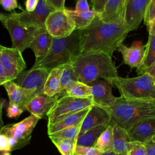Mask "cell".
I'll return each instance as SVG.
<instances>
[{
	"instance_id": "51",
	"label": "cell",
	"mask_w": 155,
	"mask_h": 155,
	"mask_svg": "<svg viewBox=\"0 0 155 155\" xmlns=\"http://www.w3.org/2000/svg\"><path fill=\"white\" fill-rule=\"evenodd\" d=\"M2 15H3V14H2V13H0V19L1 18V17L2 16Z\"/></svg>"
},
{
	"instance_id": "35",
	"label": "cell",
	"mask_w": 155,
	"mask_h": 155,
	"mask_svg": "<svg viewBox=\"0 0 155 155\" xmlns=\"http://www.w3.org/2000/svg\"><path fill=\"white\" fill-rule=\"evenodd\" d=\"M24 111V108L17 104H9L7 109V115L10 118H15L20 116Z\"/></svg>"
},
{
	"instance_id": "24",
	"label": "cell",
	"mask_w": 155,
	"mask_h": 155,
	"mask_svg": "<svg viewBox=\"0 0 155 155\" xmlns=\"http://www.w3.org/2000/svg\"><path fill=\"white\" fill-rule=\"evenodd\" d=\"M62 69L63 65H61L54 68L50 71L44 86V94L48 96H53L62 93L60 79Z\"/></svg>"
},
{
	"instance_id": "18",
	"label": "cell",
	"mask_w": 155,
	"mask_h": 155,
	"mask_svg": "<svg viewBox=\"0 0 155 155\" xmlns=\"http://www.w3.org/2000/svg\"><path fill=\"white\" fill-rule=\"evenodd\" d=\"M128 0H108L101 13L100 19L107 24L124 22Z\"/></svg>"
},
{
	"instance_id": "23",
	"label": "cell",
	"mask_w": 155,
	"mask_h": 155,
	"mask_svg": "<svg viewBox=\"0 0 155 155\" xmlns=\"http://www.w3.org/2000/svg\"><path fill=\"white\" fill-rule=\"evenodd\" d=\"M130 143L131 140L127 130L118 126H114L113 151L116 154L127 155Z\"/></svg>"
},
{
	"instance_id": "43",
	"label": "cell",
	"mask_w": 155,
	"mask_h": 155,
	"mask_svg": "<svg viewBox=\"0 0 155 155\" xmlns=\"http://www.w3.org/2000/svg\"><path fill=\"white\" fill-rule=\"evenodd\" d=\"M145 145L147 150V155H155V143L150 141Z\"/></svg>"
},
{
	"instance_id": "50",
	"label": "cell",
	"mask_w": 155,
	"mask_h": 155,
	"mask_svg": "<svg viewBox=\"0 0 155 155\" xmlns=\"http://www.w3.org/2000/svg\"><path fill=\"white\" fill-rule=\"evenodd\" d=\"M3 85V83L2 82V81H1V79H0V85Z\"/></svg>"
},
{
	"instance_id": "6",
	"label": "cell",
	"mask_w": 155,
	"mask_h": 155,
	"mask_svg": "<svg viewBox=\"0 0 155 155\" xmlns=\"http://www.w3.org/2000/svg\"><path fill=\"white\" fill-rule=\"evenodd\" d=\"M93 105L92 97L78 98L70 97L63 92L47 114V126H50L62 118L73 113L91 107Z\"/></svg>"
},
{
	"instance_id": "4",
	"label": "cell",
	"mask_w": 155,
	"mask_h": 155,
	"mask_svg": "<svg viewBox=\"0 0 155 155\" xmlns=\"http://www.w3.org/2000/svg\"><path fill=\"white\" fill-rule=\"evenodd\" d=\"M79 53V30H74L65 38H53L51 48L47 54L41 60L35 62L31 68H42L51 70L70 63Z\"/></svg>"
},
{
	"instance_id": "20",
	"label": "cell",
	"mask_w": 155,
	"mask_h": 155,
	"mask_svg": "<svg viewBox=\"0 0 155 155\" xmlns=\"http://www.w3.org/2000/svg\"><path fill=\"white\" fill-rule=\"evenodd\" d=\"M2 85L7 93L9 104H17L23 108L31 99L36 96L33 91L22 88L12 81H7Z\"/></svg>"
},
{
	"instance_id": "14",
	"label": "cell",
	"mask_w": 155,
	"mask_h": 155,
	"mask_svg": "<svg viewBox=\"0 0 155 155\" xmlns=\"http://www.w3.org/2000/svg\"><path fill=\"white\" fill-rule=\"evenodd\" d=\"M151 0H128L126 7L124 23L128 31L136 30L144 19Z\"/></svg>"
},
{
	"instance_id": "25",
	"label": "cell",
	"mask_w": 155,
	"mask_h": 155,
	"mask_svg": "<svg viewBox=\"0 0 155 155\" xmlns=\"http://www.w3.org/2000/svg\"><path fill=\"white\" fill-rule=\"evenodd\" d=\"M65 12L74 22L76 30H81L87 28L93 19L99 14L93 10H90L85 12H79L65 8Z\"/></svg>"
},
{
	"instance_id": "8",
	"label": "cell",
	"mask_w": 155,
	"mask_h": 155,
	"mask_svg": "<svg viewBox=\"0 0 155 155\" xmlns=\"http://www.w3.org/2000/svg\"><path fill=\"white\" fill-rule=\"evenodd\" d=\"M45 27L46 31L55 38H65L75 30L72 19L64 10H56L47 16Z\"/></svg>"
},
{
	"instance_id": "37",
	"label": "cell",
	"mask_w": 155,
	"mask_h": 155,
	"mask_svg": "<svg viewBox=\"0 0 155 155\" xmlns=\"http://www.w3.org/2000/svg\"><path fill=\"white\" fill-rule=\"evenodd\" d=\"M45 4L55 10H64L65 0H44Z\"/></svg>"
},
{
	"instance_id": "33",
	"label": "cell",
	"mask_w": 155,
	"mask_h": 155,
	"mask_svg": "<svg viewBox=\"0 0 155 155\" xmlns=\"http://www.w3.org/2000/svg\"><path fill=\"white\" fill-rule=\"evenodd\" d=\"M127 155H147L145 143L139 142H131Z\"/></svg>"
},
{
	"instance_id": "12",
	"label": "cell",
	"mask_w": 155,
	"mask_h": 155,
	"mask_svg": "<svg viewBox=\"0 0 155 155\" xmlns=\"http://www.w3.org/2000/svg\"><path fill=\"white\" fill-rule=\"evenodd\" d=\"M50 70L42 68L23 71L13 81L19 86L32 90L36 95L43 93V88Z\"/></svg>"
},
{
	"instance_id": "22",
	"label": "cell",
	"mask_w": 155,
	"mask_h": 155,
	"mask_svg": "<svg viewBox=\"0 0 155 155\" xmlns=\"http://www.w3.org/2000/svg\"><path fill=\"white\" fill-rule=\"evenodd\" d=\"M90 107L69 114L56 123L47 126L48 135L64 129L67 127L74 126L82 122L84 118L88 113Z\"/></svg>"
},
{
	"instance_id": "38",
	"label": "cell",
	"mask_w": 155,
	"mask_h": 155,
	"mask_svg": "<svg viewBox=\"0 0 155 155\" xmlns=\"http://www.w3.org/2000/svg\"><path fill=\"white\" fill-rule=\"evenodd\" d=\"M0 5L7 11H12L18 8L17 0H0Z\"/></svg>"
},
{
	"instance_id": "5",
	"label": "cell",
	"mask_w": 155,
	"mask_h": 155,
	"mask_svg": "<svg viewBox=\"0 0 155 155\" xmlns=\"http://www.w3.org/2000/svg\"><path fill=\"white\" fill-rule=\"evenodd\" d=\"M110 82L117 88L122 97L129 99L155 100V82L147 73L131 78L118 77Z\"/></svg>"
},
{
	"instance_id": "27",
	"label": "cell",
	"mask_w": 155,
	"mask_h": 155,
	"mask_svg": "<svg viewBox=\"0 0 155 155\" xmlns=\"http://www.w3.org/2000/svg\"><path fill=\"white\" fill-rule=\"evenodd\" d=\"M114 126L108 125L101 134L93 147L98 149L102 153L113 151Z\"/></svg>"
},
{
	"instance_id": "2",
	"label": "cell",
	"mask_w": 155,
	"mask_h": 155,
	"mask_svg": "<svg viewBox=\"0 0 155 155\" xmlns=\"http://www.w3.org/2000/svg\"><path fill=\"white\" fill-rule=\"evenodd\" d=\"M70 64L78 80L86 84L100 79L111 81L119 77L111 56L105 53L79 54L71 60Z\"/></svg>"
},
{
	"instance_id": "46",
	"label": "cell",
	"mask_w": 155,
	"mask_h": 155,
	"mask_svg": "<svg viewBox=\"0 0 155 155\" xmlns=\"http://www.w3.org/2000/svg\"><path fill=\"white\" fill-rule=\"evenodd\" d=\"M0 79H1V81H2V82L3 83V84H4L5 82L9 81V80L8 79V78H7V76H6V74H5V72H4V69H3V68H2V67L1 64V63H0Z\"/></svg>"
},
{
	"instance_id": "34",
	"label": "cell",
	"mask_w": 155,
	"mask_h": 155,
	"mask_svg": "<svg viewBox=\"0 0 155 155\" xmlns=\"http://www.w3.org/2000/svg\"><path fill=\"white\" fill-rule=\"evenodd\" d=\"M102 153L94 147L76 145L74 155H102Z\"/></svg>"
},
{
	"instance_id": "13",
	"label": "cell",
	"mask_w": 155,
	"mask_h": 155,
	"mask_svg": "<svg viewBox=\"0 0 155 155\" xmlns=\"http://www.w3.org/2000/svg\"><path fill=\"white\" fill-rule=\"evenodd\" d=\"M88 85L91 88V97L94 105L109 108L114 104L117 97L112 93L113 85L110 81L100 79Z\"/></svg>"
},
{
	"instance_id": "11",
	"label": "cell",
	"mask_w": 155,
	"mask_h": 155,
	"mask_svg": "<svg viewBox=\"0 0 155 155\" xmlns=\"http://www.w3.org/2000/svg\"><path fill=\"white\" fill-rule=\"evenodd\" d=\"M56 10L47 6L44 0H39L36 8L31 12L24 10L21 13H11L7 15L12 19L25 25L45 30V22L48 15Z\"/></svg>"
},
{
	"instance_id": "7",
	"label": "cell",
	"mask_w": 155,
	"mask_h": 155,
	"mask_svg": "<svg viewBox=\"0 0 155 155\" xmlns=\"http://www.w3.org/2000/svg\"><path fill=\"white\" fill-rule=\"evenodd\" d=\"M0 21L8 31L12 41V48L17 49L21 53L29 48L35 36L41 30L35 27L21 24L4 14Z\"/></svg>"
},
{
	"instance_id": "1",
	"label": "cell",
	"mask_w": 155,
	"mask_h": 155,
	"mask_svg": "<svg viewBox=\"0 0 155 155\" xmlns=\"http://www.w3.org/2000/svg\"><path fill=\"white\" fill-rule=\"evenodd\" d=\"M128 33L124 22L107 24L98 15L87 28L79 30V54L103 53L112 56Z\"/></svg>"
},
{
	"instance_id": "29",
	"label": "cell",
	"mask_w": 155,
	"mask_h": 155,
	"mask_svg": "<svg viewBox=\"0 0 155 155\" xmlns=\"http://www.w3.org/2000/svg\"><path fill=\"white\" fill-rule=\"evenodd\" d=\"M66 95L78 98H89L91 97V87L79 81L75 82L65 91Z\"/></svg>"
},
{
	"instance_id": "41",
	"label": "cell",
	"mask_w": 155,
	"mask_h": 155,
	"mask_svg": "<svg viewBox=\"0 0 155 155\" xmlns=\"http://www.w3.org/2000/svg\"><path fill=\"white\" fill-rule=\"evenodd\" d=\"M79 12H85L90 10V7L87 0H77L76 4V9Z\"/></svg>"
},
{
	"instance_id": "21",
	"label": "cell",
	"mask_w": 155,
	"mask_h": 155,
	"mask_svg": "<svg viewBox=\"0 0 155 155\" xmlns=\"http://www.w3.org/2000/svg\"><path fill=\"white\" fill-rule=\"evenodd\" d=\"M53 39V38L46 30H40L35 36L29 46L35 55V62L41 60L47 54L51 48Z\"/></svg>"
},
{
	"instance_id": "31",
	"label": "cell",
	"mask_w": 155,
	"mask_h": 155,
	"mask_svg": "<svg viewBox=\"0 0 155 155\" xmlns=\"http://www.w3.org/2000/svg\"><path fill=\"white\" fill-rule=\"evenodd\" d=\"M49 137L62 155H74L76 142L64 138Z\"/></svg>"
},
{
	"instance_id": "42",
	"label": "cell",
	"mask_w": 155,
	"mask_h": 155,
	"mask_svg": "<svg viewBox=\"0 0 155 155\" xmlns=\"http://www.w3.org/2000/svg\"><path fill=\"white\" fill-rule=\"evenodd\" d=\"M39 0H26L25 1V7H26V10L28 12H31L33 11L38 2H39Z\"/></svg>"
},
{
	"instance_id": "48",
	"label": "cell",
	"mask_w": 155,
	"mask_h": 155,
	"mask_svg": "<svg viewBox=\"0 0 155 155\" xmlns=\"http://www.w3.org/2000/svg\"><path fill=\"white\" fill-rule=\"evenodd\" d=\"M102 155H116V153L113 151H110V152L104 153H102Z\"/></svg>"
},
{
	"instance_id": "49",
	"label": "cell",
	"mask_w": 155,
	"mask_h": 155,
	"mask_svg": "<svg viewBox=\"0 0 155 155\" xmlns=\"http://www.w3.org/2000/svg\"><path fill=\"white\" fill-rule=\"evenodd\" d=\"M150 142H152L155 143V131H154V132L153 135L152 136V137H151V138Z\"/></svg>"
},
{
	"instance_id": "30",
	"label": "cell",
	"mask_w": 155,
	"mask_h": 155,
	"mask_svg": "<svg viewBox=\"0 0 155 155\" xmlns=\"http://www.w3.org/2000/svg\"><path fill=\"white\" fill-rule=\"evenodd\" d=\"M60 80L61 92H65V91L72 84L78 81L73 67L70 63L63 65V69Z\"/></svg>"
},
{
	"instance_id": "47",
	"label": "cell",
	"mask_w": 155,
	"mask_h": 155,
	"mask_svg": "<svg viewBox=\"0 0 155 155\" xmlns=\"http://www.w3.org/2000/svg\"><path fill=\"white\" fill-rule=\"evenodd\" d=\"M3 103H4V99L1 97H0V132L2 129L3 127L4 126L2 121V109Z\"/></svg>"
},
{
	"instance_id": "52",
	"label": "cell",
	"mask_w": 155,
	"mask_h": 155,
	"mask_svg": "<svg viewBox=\"0 0 155 155\" xmlns=\"http://www.w3.org/2000/svg\"><path fill=\"white\" fill-rule=\"evenodd\" d=\"M116 155H121V154H116Z\"/></svg>"
},
{
	"instance_id": "3",
	"label": "cell",
	"mask_w": 155,
	"mask_h": 155,
	"mask_svg": "<svg viewBox=\"0 0 155 155\" xmlns=\"http://www.w3.org/2000/svg\"><path fill=\"white\" fill-rule=\"evenodd\" d=\"M107 109L111 114L109 124L128 130L139 120L155 117V100L129 99L120 96Z\"/></svg>"
},
{
	"instance_id": "16",
	"label": "cell",
	"mask_w": 155,
	"mask_h": 155,
	"mask_svg": "<svg viewBox=\"0 0 155 155\" xmlns=\"http://www.w3.org/2000/svg\"><path fill=\"white\" fill-rule=\"evenodd\" d=\"M62 93L63 92L53 96H48L44 93L38 94L31 99L24 107V109L39 119H42L47 116L48 111Z\"/></svg>"
},
{
	"instance_id": "45",
	"label": "cell",
	"mask_w": 155,
	"mask_h": 155,
	"mask_svg": "<svg viewBox=\"0 0 155 155\" xmlns=\"http://www.w3.org/2000/svg\"><path fill=\"white\" fill-rule=\"evenodd\" d=\"M147 73L149 75H150L153 78L155 82V62L150 67L147 68L143 72V73Z\"/></svg>"
},
{
	"instance_id": "32",
	"label": "cell",
	"mask_w": 155,
	"mask_h": 155,
	"mask_svg": "<svg viewBox=\"0 0 155 155\" xmlns=\"http://www.w3.org/2000/svg\"><path fill=\"white\" fill-rule=\"evenodd\" d=\"M81 124L82 123L74 126L65 128L52 134H48V137H56L67 139L76 142V140L80 132Z\"/></svg>"
},
{
	"instance_id": "19",
	"label": "cell",
	"mask_w": 155,
	"mask_h": 155,
	"mask_svg": "<svg viewBox=\"0 0 155 155\" xmlns=\"http://www.w3.org/2000/svg\"><path fill=\"white\" fill-rule=\"evenodd\" d=\"M110 119L111 114L107 108L93 104L82 120L79 136L92 128L109 123Z\"/></svg>"
},
{
	"instance_id": "28",
	"label": "cell",
	"mask_w": 155,
	"mask_h": 155,
	"mask_svg": "<svg viewBox=\"0 0 155 155\" xmlns=\"http://www.w3.org/2000/svg\"><path fill=\"white\" fill-rule=\"evenodd\" d=\"M145 48V54L141 68L137 71L139 75L143 73L145 70L155 62V36L149 35Z\"/></svg>"
},
{
	"instance_id": "40",
	"label": "cell",
	"mask_w": 155,
	"mask_h": 155,
	"mask_svg": "<svg viewBox=\"0 0 155 155\" xmlns=\"http://www.w3.org/2000/svg\"><path fill=\"white\" fill-rule=\"evenodd\" d=\"M107 1L108 0H91L92 10L99 13H101Z\"/></svg>"
},
{
	"instance_id": "17",
	"label": "cell",
	"mask_w": 155,
	"mask_h": 155,
	"mask_svg": "<svg viewBox=\"0 0 155 155\" xmlns=\"http://www.w3.org/2000/svg\"><path fill=\"white\" fill-rule=\"evenodd\" d=\"M131 142L146 143L150 142L155 131V117L139 120L127 130Z\"/></svg>"
},
{
	"instance_id": "39",
	"label": "cell",
	"mask_w": 155,
	"mask_h": 155,
	"mask_svg": "<svg viewBox=\"0 0 155 155\" xmlns=\"http://www.w3.org/2000/svg\"><path fill=\"white\" fill-rule=\"evenodd\" d=\"M0 151L2 152H11L10 147L8 143V137L0 133Z\"/></svg>"
},
{
	"instance_id": "36",
	"label": "cell",
	"mask_w": 155,
	"mask_h": 155,
	"mask_svg": "<svg viewBox=\"0 0 155 155\" xmlns=\"http://www.w3.org/2000/svg\"><path fill=\"white\" fill-rule=\"evenodd\" d=\"M154 18H155V0H151L146 10L143 19L144 23L147 24Z\"/></svg>"
},
{
	"instance_id": "26",
	"label": "cell",
	"mask_w": 155,
	"mask_h": 155,
	"mask_svg": "<svg viewBox=\"0 0 155 155\" xmlns=\"http://www.w3.org/2000/svg\"><path fill=\"white\" fill-rule=\"evenodd\" d=\"M108 125L109 123L98 125L79 135L76 140V145L93 147L101 134Z\"/></svg>"
},
{
	"instance_id": "15",
	"label": "cell",
	"mask_w": 155,
	"mask_h": 155,
	"mask_svg": "<svg viewBox=\"0 0 155 155\" xmlns=\"http://www.w3.org/2000/svg\"><path fill=\"white\" fill-rule=\"evenodd\" d=\"M146 45H143L140 41L133 42L131 47H128L123 44H120L117 50L122 54L123 62L131 68H136L139 70L143 64Z\"/></svg>"
},
{
	"instance_id": "44",
	"label": "cell",
	"mask_w": 155,
	"mask_h": 155,
	"mask_svg": "<svg viewBox=\"0 0 155 155\" xmlns=\"http://www.w3.org/2000/svg\"><path fill=\"white\" fill-rule=\"evenodd\" d=\"M146 25L149 35L155 36V18L151 20Z\"/></svg>"
},
{
	"instance_id": "9",
	"label": "cell",
	"mask_w": 155,
	"mask_h": 155,
	"mask_svg": "<svg viewBox=\"0 0 155 155\" xmlns=\"http://www.w3.org/2000/svg\"><path fill=\"white\" fill-rule=\"evenodd\" d=\"M39 120L38 117L31 114L19 122L4 126L0 133L15 139L21 148L30 143L31 133Z\"/></svg>"
},
{
	"instance_id": "10",
	"label": "cell",
	"mask_w": 155,
	"mask_h": 155,
	"mask_svg": "<svg viewBox=\"0 0 155 155\" xmlns=\"http://www.w3.org/2000/svg\"><path fill=\"white\" fill-rule=\"evenodd\" d=\"M0 63L9 81H13L26 68L22 53L0 44Z\"/></svg>"
}]
</instances>
